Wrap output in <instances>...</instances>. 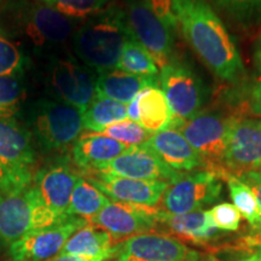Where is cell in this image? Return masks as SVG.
<instances>
[{"mask_svg":"<svg viewBox=\"0 0 261 261\" xmlns=\"http://www.w3.org/2000/svg\"><path fill=\"white\" fill-rule=\"evenodd\" d=\"M172 8L192 50L212 73L224 81L241 80L246 69L236 44L205 0H172Z\"/></svg>","mask_w":261,"mask_h":261,"instance_id":"6da1fadb","label":"cell"},{"mask_svg":"<svg viewBox=\"0 0 261 261\" xmlns=\"http://www.w3.org/2000/svg\"><path fill=\"white\" fill-rule=\"evenodd\" d=\"M83 19L65 16L39 2L12 0L0 12V29L10 38L18 39L19 45L39 56H61Z\"/></svg>","mask_w":261,"mask_h":261,"instance_id":"7a4b0ae2","label":"cell"},{"mask_svg":"<svg viewBox=\"0 0 261 261\" xmlns=\"http://www.w3.org/2000/svg\"><path fill=\"white\" fill-rule=\"evenodd\" d=\"M130 37L125 10L109 6L81 21L71 39V48L77 61L103 73L115 69Z\"/></svg>","mask_w":261,"mask_h":261,"instance_id":"3957f363","label":"cell"},{"mask_svg":"<svg viewBox=\"0 0 261 261\" xmlns=\"http://www.w3.org/2000/svg\"><path fill=\"white\" fill-rule=\"evenodd\" d=\"M24 126L41 154H58L73 148L85 129L80 109L50 98L29 104Z\"/></svg>","mask_w":261,"mask_h":261,"instance_id":"277c9868","label":"cell"},{"mask_svg":"<svg viewBox=\"0 0 261 261\" xmlns=\"http://www.w3.org/2000/svg\"><path fill=\"white\" fill-rule=\"evenodd\" d=\"M64 219L45 204L33 182L23 190H0V248L9 249L25 233Z\"/></svg>","mask_w":261,"mask_h":261,"instance_id":"5b68a950","label":"cell"},{"mask_svg":"<svg viewBox=\"0 0 261 261\" xmlns=\"http://www.w3.org/2000/svg\"><path fill=\"white\" fill-rule=\"evenodd\" d=\"M37 148L27 127L16 119L0 120V190L31 187Z\"/></svg>","mask_w":261,"mask_h":261,"instance_id":"8992f818","label":"cell"},{"mask_svg":"<svg viewBox=\"0 0 261 261\" xmlns=\"http://www.w3.org/2000/svg\"><path fill=\"white\" fill-rule=\"evenodd\" d=\"M232 119L213 112H200L173 128L179 130L197 151L205 169L217 173L221 179L225 177L224 156Z\"/></svg>","mask_w":261,"mask_h":261,"instance_id":"52a82bcc","label":"cell"},{"mask_svg":"<svg viewBox=\"0 0 261 261\" xmlns=\"http://www.w3.org/2000/svg\"><path fill=\"white\" fill-rule=\"evenodd\" d=\"M98 73L71 56L48 58L46 84L52 96L81 112L96 98Z\"/></svg>","mask_w":261,"mask_h":261,"instance_id":"ba28073f","label":"cell"},{"mask_svg":"<svg viewBox=\"0 0 261 261\" xmlns=\"http://www.w3.org/2000/svg\"><path fill=\"white\" fill-rule=\"evenodd\" d=\"M221 191L223 184L217 173L208 169L184 173L169 182L158 207L172 214L202 211L219 200Z\"/></svg>","mask_w":261,"mask_h":261,"instance_id":"9c48e42d","label":"cell"},{"mask_svg":"<svg viewBox=\"0 0 261 261\" xmlns=\"http://www.w3.org/2000/svg\"><path fill=\"white\" fill-rule=\"evenodd\" d=\"M160 86L172 110V122L168 128L201 112L203 104V87L197 75L187 64L174 58L161 68Z\"/></svg>","mask_w":261,"mask_h":261,"instance_id":"30bf717a","label":"cell"},{"mask_svg":"<svg viewBox=\"0 0 261 261\" xmlns=\"http://www.w3.org/2000/svg\"><path fill=\"white\" fill-rule=\"evenodd\" d=\"M116 261H215L208 253L198 252L177 238L160 232L132 236L116 244Z\"/></svg>","mask_w":261,"mask_h":261,"instance_id":"8fae6325","label":"cell"},{"mask_svg":"<svg viewBox=\"0 0 261 261\" xmlns=\"http://www.w3.org/2000/svg\"><path fill=\"white\" fill-rule=\"evenodd\" d=\"M132 35L144 46L159 69L173 60V32L160 19L150 0H129L125 10Z\"/></svg>","mask_w":261,"mask_h":261,"instance_id":"7c38bea8","label":"cell"},{"mask_svg":"<svg viewBox=\"0 0 261 261\" xmlns=\"http://www.w3.org/2000/svg\"><path fill=\"white\" fill-rule=\"evenodd\" d=\"M224 172V179L261 172V120L233 117L228 129Z\"/></svg>","mask_w":261,"mask_h":261,"instance_id":"4fadbf2b","label":"cell"},{"mask_svg":"<svg viewBox=\"0 0 261 261\" xmlns=\"http://www.w3.org/2000/svg\"><path fill=\"white\" fill-rule=\"evenodd\" d=\"M89 224L81 218L69 217L50 226L37 228L9 247L12 261H47L60 255L71 234Z\"/></svg>","mask_w":261,"mask_h":261,"instance_id":"5bb4252c","label":"cell"},{"mask_svg":"<svg viewBox=\"0 0 261 261\" xmlns=\"http://www.w3.org/2000/svg\"><path fill=\"white\" fill-rule=\"evenodd\" d=\"M158 207H144L110 200L96 217L89 220L94 227L107 231L116 244L136 234L155 232Z\"/></svg>","mask_w":261,"mask_h":261,"instance_id":"9a60e30c","label":"cell"},{"mask_svg":"<svg viewBox=\"0 0 261 261\" xmlns=\"http://www.w3.org/2000/svg\"><path fill=\"white\" fill-rule=\"evenodd\" d=\"M81 175L83 173L77 171L74 163L61 158L39 168L33 177V185L52 212L61 218H69L67 210L75 184Z\"/></svg>","mask_w":261,"mask_h":261,"instance_id":"2e32d148","label":"cell"},{"mask_svg":"<svg viewBox=\"0 0 261 261\" xmlns=\"http://www.w3.org/2000/svg\"><path fill=\"white\" fill-rule=\"evenodd\" d=\"M100 173L117 177L139 179V180H158L172 182L182 173L168 167L159 155L145 144L129 146V149L119 158L113 160L99 169Z\"/></svg>","mask_w":261,"mask_h":261,"instance_id":"e0dca14e","label":"cell"},{"mask_svg":"<svg viewBox=\"0 0 261 261\" xmlns=\"http://www.w3.org/2000/svg\"><path fill=\"white\" fill-rule=\"evenodd\" d=\"M86 179L110 200L144 207H158L169 185L167 181L139 180L100 172L91 173Z\"/></svg>","mask_w":261,"mask_h":261,"instance_id":"ac0fdd59","label":"cell"},{"mask_svg":"<svg viewBox=\"0 0 261 261\" xmlns=\"http://www.w3.org/2000/svg\"><path fill=\"white\" fill-rule=\"evenodd\" d=\"M159 208V207H158ZM177 238L182 243L207 247L221 236L210 211H196L184 214H172L159 208L156 214V231Z\"/></svg>","mask_w":261,"mask_h":261,"instance_id":"d6986e66","label":"cell"},{"mask_svg":"<svg viewBox=\"0 0 261 261\" xmlns=\"http://www.w3.org/2000/svg\"><path fill=\"white\" fill-rule=\"evenodd\" d=\"M128 145L117 142L103 133L90 132L81 135L71 148V160L81 173L91 174L99 171L126 152Z\"/></svg>","mask_w":261,"mask_h":261,"instance_id":"ffe728a7","label":"cell"},{"mask_svg":"<svg viewBox=\"0 0 261 261\" xmlns=\"http://www.w3.org/2000/svg\"><path fill=\"white\" fill-rule=\"evenodd\" d=\"M144 144L168 167L177 172H192L204 167L203 160L177 129L166 128L150 136Z\"/></svg>","mask_w":261,"mask_h":261,"instance_id":"44dd1931","label":"cell"},{"mask_svg":"<svg viewBox=\"0 0 261 261\" xmlns=\"http://www.w3.org/2000/svg\"><path fill=\"white\" fill-rule=\"evenodd\" d=\"M159 76H139L115 68L98 73L96 92L98 97L109 98L128 106L146 87H159Z\"/></svg>","mask_w":261,"mask_h":261,"instance_id":"7402d4cb","label":"cell"},{"mask_svg":"<svg viewBox=\"0 0 261 261\" xmlns=\"http://www.w3.org/2000/svg\"><path fill=\"white\" fill-rule=\"evenodd\" d=\"M61 254L107 261L115 259L116 243L107 231L87 224L71 234Z\"/></svg>","mask_w":261,"mask_h":261,"instance_id":"603a6c76","label":"cell"},{"mask_svg":"<svg viewBox=\"0 0 261 261\" xmlns=\"http://www.w3.org/2000/svg\"><path fill=\"white\" fill-rule=\"evenodd\" d=\"M138 123L150 135L168 128L173 115L167 98L158 86L146 87L137 96Z\"/></svg>","mask_w":261,"mask_h":261,"instance_id":"cb8c5ba5","label":"cell"},{"mask_svg":"<svg viewBox=\"0 0 261 261\" xmlns=\"http://www.w3.org/2000/svg\"><path fill=\"white\" fill-rule=\"evenodd\" d=\"M109 202L110 198L108 196L91 184L86 177L81 175L71 194L67 215L89 221L96 217Z\"/></svg>","mask_w":261,"mask_h":261,"instance_id":"d4e9b609","label":"cell"},{"mask_svg":"<svg viewBox=\"0 0 261 261\" xmlns=\"http://www.w3.org/2000/svg\"><path fill=\"white\" fill-rule=\"evenodd\" d=\"M83 119L85 129L102 133L110 125L128 119L127 104L96 96L83 113Z\"/></svg>","mask_w":261,"mask_h":261,"instance_id":"484cf974","label":"cell"},{"mask_svg":"<svg viewBox=\"0 0 261 261\" xmlns=\"http://www.w3.org/2000/svg\"><path fill=\"white\" fill-rule=\"evenodd\" d=\"M116 69L139 76H159V67L154 58L133 35L123 46Z\"/></svg>","mask_w":261,"mask_h":261,"instance_id":"4316f807","label":"cell"},{"mask_svg":"<svg viewBox=\"0 0 261 261\" xmlns=\"http://www.w3.org/2000/svg\"><path fill=\"white\" fill-rule=\"evenodd\" d=\"M25 96L24 73L0 75V120L15 119L21 112Z\"/></svg>","mask_w":261,"mask_h":261,"instance_id":"83f0119b","label":"cell"},{"mask_svg":"<svg viewBox=\"0 0 261 261\" xmlns=\"http://www.w3.org/2000/svg\"><path fill=\"white\" fill-rule=\"evenodd\" d=\"M225 180L227 181L228 192L234 207L250 224L252 228L256 227L261 223V208L252 189L234 175H227Z\"/></svg>","mask_w":261,"mask_h":261,"instance_id":"f1b7e54d","label":"cell"},{"mask_svg":"<svg viewBox=\"0 0 261 261\" xmlns=\"http://www.w3.org/2000/svg\"><path fill=\"white\" fill-rule=\"evenodd\" d=\"M27 65L28 58L21 45L0 29V75L24 73Z\"/></svg>","mask_w":261,"mask_h":261,"instance_id":"f546056e","label":"cell"},{"mask_svg":"<svg viewBox=\"0 0 261 261\" xmlns=\"http://www.w3.org/2000/svg\"><path fill=\"white\" fill-rule=\"evenodd\" d=\"M70 18L85 19L96 14L113 0H38Z\"/></svg>","mask_w":261,"mask_h":261,"instance_id":"4dcf8cb0","label":"cell"},{"mask_svg":"<svg viewBox=\"0 0 261 261\" xmlns=\"http://www.w3.org/2000/svg\"><path fill=\"white\" fill-rule=\"evenodd\" d=\"M102 133L128 146L144 144L151 136L138 122L132 121L129 119L110 125Z\"/></svg>","mask_w":261,"mask_h":261,"instance_id":"1f68e13d","label":"cell"},{"mask_svg":"<svg viewBox=\"0 0 261 261\" xmlns=\"http://www.w3.org/2000/svg\"><path fill=\"white\" fill-rule=\"evenodd\" d=\"M231 17L241 22L261 18V0H214Z\"/></svg>","mask_w":261,"mask_h":261,"instance_id":"d6a6232c","label":"cell"},{"mask_svg":"<svg viewBox=\"0 0 261 261\" xmlns=\"http://www.w3.org/2000/svg\"><path fill=\"white\" fill-rule=\"evenodd\" d=\"M215 225L224 232H233L240 228L241 213L233 204L223 202L210 210Z\"/></svg>","mask_w":261,"mask_h":261,"instance_id":"836d02e7","label":"cell"},{"mask_svg":"<svg viewBox=\"0 0 261 261\" xmlns=\"http://www.w3.org/2000/svg\"><path fill=\"white\" fill-rule=\"evenodd\" d=\"M243 106L244 109L253 116L261 117V80L247 91Z\"/></svg>","mask_w":261,"mask_h":261,"instance_id":"e575fe53","label":"cell"},{"mask_svg":"<svg viewBox=\"0 0 261 261\" xmlns=\"http://www.w3.org/2000/svg\"><path fill=\"white\" fill-rule=\"evenodd\" d=\"M241 181L248 185L255 195L257 203L261 208V172H248L236 177Z\"/></svg>","mask_w":261,"mask_h":261,"instance_id":"d590c367","label":"cell"},{"mask_svg":"<svg viewBox=\"0 0 261 261\" xmlns=\"http://www.w3.org/2000/svg\"><path fill=\"white\" fill-rule=\"evenodd\" d=\"M238 248H246V249L261 250V233L252 232L247 237L242 238L238 244ZM255 250V252H256Z\"/></svg>","mask_w":261,"mask_h":261,"instance_id":"8d00e7d4","label":"cell"},{"mask_svg":"<svg viewBox=\"0 0 261 261\" xmlns=\"http://www.w3.org/2000/svg\"><path fill=\"white\" fill-rule=\"evenodd\" d=\"M47 261H97L92 259H87V257L70 255V254H60V255L52 257V259Z\"/></svg>","mask_w":261,"mask_h":261,"instance_id":"74e56055","label":"cell"},{"mask_svg":"<svg viewBox=\"0 0 261 261\" xmlns=\"http://www.w3.org/2000/svg\"><path fill=\"white\" fill-rule=\"evenodd\" d=\"M255 63L259 71L261 73V37L259 38V40L256 42L255 46Z\"/></svg>","mask_w":261,"mask_h":261,"instance_id":"f35d334b","label":"cell"},{"mask_svg":"<svg viewBox=\"0 0 261 261\" xmlns=\"http://www.w3.org/2000/svg\"><path fill=\"white\" fill-rule=\"evenodd\" d=\"M240 261H261V250H256V252L243 257V259H241Z\"/></svg>","mask_w":261,"mask_h":261,"instance_id":"ab89813d","label":"cell"},{"mask_svg":"<svg viewBox=\"0 0 261 261\" xmlns=\"http://www.w3.org/2000/svg\"><path fill=\"white\" fill-rule=\"evenodd\" d=\"M252 230H253L252 232H254V233H261V223H260L259 225H257L256 227H253Z\"/></svg>","mask_w":261,"mask_h":261,"instance_id":"60d3db41","label":"cell"},{"mask_svg":"<svg viewBox=\"0 0 261 261\" xmlns=\"http://www.w3.org/2000/svg\"><path fill=\"white\" fill-rule=\"evenodd\" d=\"M113 261H116V260H113Z\"/></svg>","mask_w":261,"mask_h":261,"instance_id":"b9f144b4","label":"cell"}]
</instances>
